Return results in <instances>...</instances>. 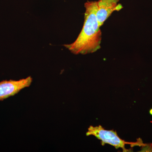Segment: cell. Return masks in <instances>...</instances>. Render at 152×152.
Masks as SVG:
<instances>
[{"label": "cell", "mask_w": 152, "mask_h": 152, "mask_svg": "<svg viewBox=\"0 0 152 152\" xmlns=\"http://www.w3.org/2000/svg\"><path fill=\"white\" fill-rule=\"evenodd\" d=\"M83 28L76 40L64 46L75 55L93 53L101 48L102 32L96 16V1L85 3Z\"/></svg>", "instance_id": "cell-1"}, {"label": "cell", "mask_w": 152, "mask_h": 152, "mask_svg": "<svg viewBox=\"0 0 152 152\" xmlns=\"http://www.w3.org/2000/svg\"><path fill=\"white\" fill-rule=\"evenodd\" d=\"M86 135L95 136L97 138L100 140L102 145L108 144L115 147L116 149L121 148L124 152L129 151V150L126 149L125 148L126 145H131L132 147L140 145V143L129 142L125 141L120 138L115 131L105 129L100 125L97 126H90L88 129Z\"/></svg>", "instance_id": "cell-2"}, {"label": "cell", "mask_w": 152, "mask_h": 152, "mask_svg": "<svg viewBox=\"0 0 152 152\" xmlns=\"http://www.w3.org/2000/svg\"><path fill=\"white\" fill-rule=\"evenodd\" d=\"M32 81V78L29 76L18 80H5L0 82V101L17 94L22 90L29 87Z\"/></svg>", "instance_id": "cell-3"}, {"label": "cell", "mask_w": 152, "mask_h": 152, "mask_svg": "<svg viewBox=\"0 0 152 152\" xmlns=\"http://www.w3.org/2000/svg\"><path fill=\"white\" fill-rule=\"evenodd\" d=\"M120 0H98L96 1V16L99 26H103L114 11H119L123 9Z\"/></svg>", "instance_id": "cell-4"}, {"label": "cell", "mask_w": 152, "mask_h": 152, "mask_svg": "<svg viewBox=\"0 0 152 152\" xmlns=\"http://www.w3.org/2000/svg\"><path fill=\"white\" fill-rule=\"evenodd\" d=\"M150 113L151 114V115H152V109L150 110Z\"/></svg>", "instance_id": "cell-5"}]
</instances>
